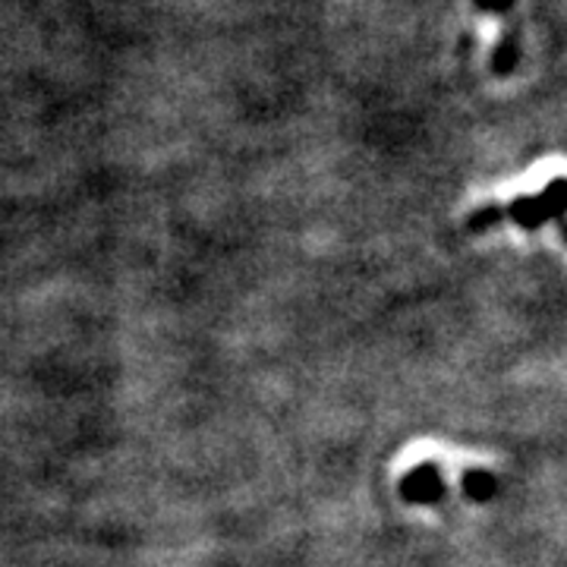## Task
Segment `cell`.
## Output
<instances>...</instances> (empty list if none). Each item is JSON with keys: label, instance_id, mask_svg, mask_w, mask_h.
<instances>
[{"label": "cell", "instance_id": "obj_2", "mask_svg": "<svg viewBox=\"0 0 567 567\" xmlns=\"http://www.w3.org/2000/svg\"><path fill=\"white\" fill-rule=\"evenodd\" d=\"M401 498L410 505H435L445 498V476L439 464L425 461V464L410 466L401 480Z\"/></svg>", "mask_w": 567, "mask_h": 567}, {"label": "cell", "instance_id": "obj_4", "mask_svg": "<svg viewBox=\"0 0 567 567\" xmlns=\"http://www.w3.org/2000/svg\"><path fill=\"white\" fill-rule=\"evenodd\" d=\"M565 240H567V224H565Z\"/></svg>", "mask_w": 567, "mask_h": 567}, {"label": "cell", "instance_id": "obj_1", "mask_svg": "<svg viewBox=\"0 0 567 567\" xmlns=\"http://www.w3.org/2000/svg\"><path fill=\"white\" fill-rule=\"evenodd\" d=\"M565 208H567V181H555L551 186H548L546 193H539V196H527V199H517V203L511 205L507 212L486 208V212L473 215V218H470V227H473V230H483V227H488V224L502 221L505 215H511V218L520 224V227L533 230L536 224H543L548 221V218H555V215H561Z\"/></svg>", "mask_w": 567, "mask_h": 567}, {"label": "cell", "instance_id": "obj_3", "mask_svg": "<svg viewBox=\"0 0 567 567\" xmlns=\"http://www.w3.org/2000/svg\"><path fill=\"white\" fill-rule=\"evenodd\" d=\"M464 492L473 502H488L495 492H498V476L488 473V470H466L464 473Z\"/></svg>", "mask_w": 567, "mask_h": 567}]
</instances>
